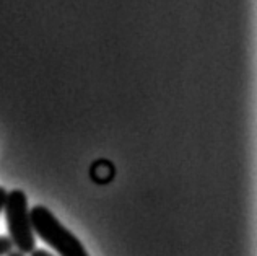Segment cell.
<instances>
[{"mask_svg": "<svg viewBox=\"0 0 257 256\" xmlns=\"http://www.w3.org/2000/svg\"><path fill=\"white\" fill-rule=\"evenodd\" d=\"M33 232L51 245L60 256H88L83 245L70 230L60 224L46 206H35L30 211Z\"/></svg>", "mask_w": 257, "mask_h": 256, "instance_id": "obj_1", "label": "cell"}, {"mask_svg": "<svg viewBox=\"0 0 257 256\" xmlns=\"http://www.w3.org/2000/svg\"><path fill=\"white\" fill-rule=\"evenodd\" d=\"M7 256H25V254H22V253H18V251H10Z\"/></svg>", "mask_w": 257, "mask_h": 256, "instance_id": "obj_6", "label": "cell"}, {"mask_svg": "<svg viewBox=\"0 0 257 256\" xmlns=\"http://www.w3.org/2000/svg\"><path fill=\"white\" fill-rule=\"evenodd\" d=\"M5 219L9 227L10 241L13 246L18 248V253L28 254L36 250V238L33 232L30 220V207L28 198L25 191L13 190L7 193L5 199Z\"/></svg>", "mask_w": 257, "mask_h": 256, "instance_id": "obj_2", "label": "cell"}, {"mask_svg": "<svg viewBox=\"0 0 257 256\" xmlns=\"http://www.w3.org/2000/svg\"><path fill=\"white\" fill-rule=\"evenodd\" d=\"M31 256H54V254H51L49 251H46V250H35L31 253Z\"/></svg>", "mask_w": 257, "mask_h": 256, "instance_id": "obj_5", "label": "cell"}, {"mask_svg": "<svg viewBox=\"0 0 257 256\" xmlns=\"http://www.w3.org/2000/svg\"><path fill=\"white\" fill-rule=\"evenodd\" d=\"M12 241L9 237H5V235H0V256H4V254H9L12 251Z\"/></svg>", "mask_w": 257, "mask_h": 256, "instance_id": "obj_3", "label": "cell"}, {"mask_svg": "<svg viewBox=\"0 0 257 256\" xmlns=\"http://www.w3.org/2000/svg\"><path fill=\"white\" fill-rule=\"evenodd\" d=\"M5 199H7V191L5 188L0 186V212L4 211V206H5Z\"/></svg>", "mask_w": 257, "mask_h": 256, "instance_id": "obj_4", "label": "cell"}]
</instances>
